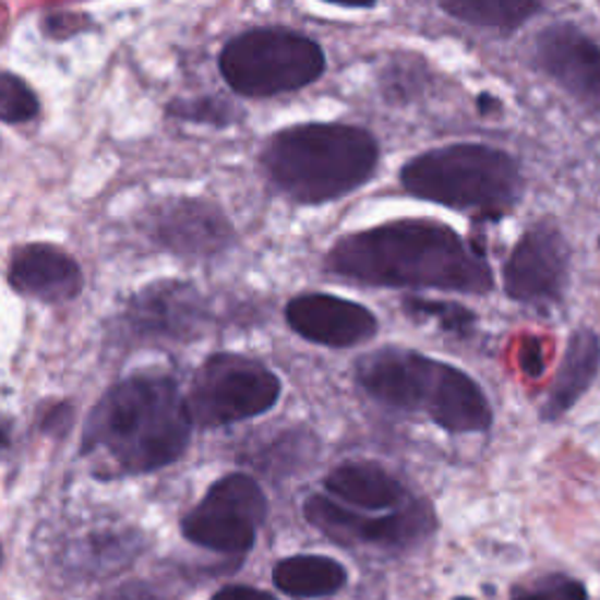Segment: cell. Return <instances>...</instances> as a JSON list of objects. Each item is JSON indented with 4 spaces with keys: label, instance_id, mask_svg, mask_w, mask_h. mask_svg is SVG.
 <instances>
[{
    "label": "cell",
    "instance_id": "9a60e30c",
    "mask_svg": "<svg viewBox=\"0 0 600 600\" xmlns=\"http://www.w3.org/2000/svg\"><path fill=\"white\" fill-rule=\"evenodd\" d=\"M12 289L38 298L43 303H61L83 291V271L67 251L52 244H24L10 261Z\"/></svg>",
    "mask_w": 600,
    "mask_h": 600
},
{
    "label": "cell",
    "instance_id": "2e32d148",
    "mask_svg": "<svg viewBox=\"0 0 600 600\" xmlns=\"http://www.w3.org/2000/svg\"><path fill=\"white\" fill-rule=\"evenodd\" d=\"M600 371V338L591 328L573 331L567 340L561 369L549 389V399L542 406V420L551 422L563 418L587 389L593 385Z\"/></svg>",
    "mask_w": 600,
    "mask_h": 600
},
{
    "label": "cell",
    "instance_id": "3957f363",
    "mask_svg": "<svg viewBox=\"0 0 600 600\" xmlns=\"http://www.w3.org/2000/svg\"><path fill=\"white\" fill-rule=\"evenodd\" d=\"M357 383L375 401L399 410H420L453 434L485 432L493 410L471 375L404 347H383L357 364Z\"/></svg>",
    "mask_w": 600,
    "mask_h": 600
},
{
    "label": "cell",
    "instance_id": "30bf717a",
    "mask_svg": "<svg viewBox=\"0 0 600 600\" xmlns=\"http://www.w3.org/2000/svg\"><path fill=\"white\" fill-rule=\"evenodd\" d=\"M303 512L314 528L345 544L369 542L377 547H404L430 535L434 528V514L428 504H408L394 514L367 518L340 507L334 500L312 495Z\"/></svg>",
    "mask_w": 600,
    "mask_h": 600
},
{
    "label": "cell",
    "instance_id": "8992f818",
    "mask_svg": "<svg viewBox=\"0 0 600 600\" xmlns=\"http://www.w3.org/2000/svg\"><path fill=\"white\" fill-rule=\"evenodd\" d=\"M326 69L322 47L287 28H251L220 52V73L244 97H275L320 81Z\"/></svg>",
    "mask_w": 600,
    "mask_h": 600
},
{
    "label": "cell",
    "instance_id": "ac0fdd59",
    "mask_svg": "<svg viewBox=\"0 0 600 600\" xmlns=\"http://www.w3.org/2000/svg\"><path fill=\"white\" fill-rule=\"evenodd\" d=\"M347 571L328 556H293L275 567V584L296 598H322L345 587Z\"/></svg>",
    "mask_w": 600,
    "mask_h": 600
},
{
    "label": "cell",
    "instance_id": "5bb4252c",
    "mask_svg": "<svg viewBox=\"0 0 600 600\" xmlns=\"http://www.w3.org/2000/svg\"><path fill=\"white\" fill-rule=\"evenodd\" d=\"M287 322L298 336L326 347H352L375 336V314L328 293L298 296L287 305Z\"/></svg>",
    "mask_w": 600,
    "mask_h": 600
},
{
    "label": "cell",
    "instance_id": "ba28073f",
    "mask_svg": "<svg viewBox=\"0 0 600 600\" xmlns=\"http://www.w3.org/2000/svg\"><path fill=\"white\" fill-rule=\"evenodd\" d=\"M267 516L263 488L247 473H228L216 481L197 507L183 518L185 540L220 554H244L256 542Z\"/></svg>",
    "mask_w": 600,
    "mask_h": 600
},
{
    "label": "cell",
    "instance_id": "9c48e42d",
    "mask_svg": "<svg viewBox=\"0 0 600 600\" xmlns=\"http://www.w3.org/2000/svg\"><path fill=\"white\" fill-rule=\"evenodd\" d=\"M571 251L565 237L549 224H537L516 242L504 263V291L520 303H554L565 291Z\"/></svg>",
    "mask_w": 600,
    "mask_h": 600
},
{
    "label": "cell",
    "instance_id": "83f0119b",
    "mask_svg": "<svg viewBox=\"0 0 600 600\" xmlns=\"http://www.w3.org/2000/svg\"><path fill=\"white\" fill-rule=\"evenodd\" d=\"M516 600H547L542 596H526V598H516Z\"/></svg>",
    "mask_w": 600,
    "mask_h": 600
},
{
    "label": "cell",
    "instance_id": "d4e9b609",
    "mask_svg": "<svg viewBox=\"0 0 600 600\" xmlns=\"http://www.w3.org/2000/svg\"><path fill=\"white\" fill-rule=\"evenodd\" d=\"M212 600H277L273 593L254 589V587H226L220 589Z\"/></svg>",
    "mask_w": 600,
    "mask_h": 600
},
{
    "label": "cell",
    "instance_id": "d6986e66",
    "mask_svg": "<svg viewBox=\"0 0 600 600\" xmlns=\"http://www.w3.org/2000/svg\"><path fill=\"white\" fill-rule=\"evenodd\" d=\"M441 10L451 17L483 28H516L542 10L535 0H444Z\"/></svg>",
    "mask_w": 600,
    "mask_h": 600
},
{
    "label": "cell",
    "instance_id": "484cf974",
    "mask_svg": "<svg viewBox=\"0 0 600 600\" xmlns=\"http://www.w3.org/2000/svg\"><path fill=\"white\" fill-rule=\"evenodd\" d=\"M524 369L528 375H540L544 369V359H542V345L537 340H526L524 345Z\"/></svg>",
    "mask_w": 600,
    "mask_h": 600
},
{
    "label": "cell",
    "instance_id": "5b68a950",
    "mask_svg": "<svg viewBox=\"0 0 600 600\" xmlns=\"http://www.w3.org/2000/svg\"><path fill=\"white\" fill-rule=\"evenodd\" d=\"M401 185L420 200L500 218L516 204L524 179L509 153L481 144H455L408 160L401 169Z\"/></svg>",
    "mask_w": 600,
    "mask_h": 600
},
{
    "label": "cell",
    "instance_id": "7c38bea8",
    "mask_svg": "<svg viewBox=\"0 0 600 600\" xmlns=\"http://www.w3.org/2000/svg\"><path fill=\"white\" fill-rule=\"evenodd\" d=\"M204 322H207V305L202 293L193 284L173 279L151 284L139 291L124 310V324L139 338H193Z\"/></svg>",
    "mask_w": 600,
    "mask_h": 600
},
{
    "label": "cell",
    "instance_id": "603a6c76",
    "mask_svg": "<svg viewBox=\"0 0 600 600\" xmlns=\"http://www.w3.org/2000/svg\"><path fill=\"white\" fill-rule=\"evenodd\" d=\"M99 600H160V598H157L155 591L148 589L146 584L130 581V584H122V587H118L113 591H108Z\"/></svg>",
    "mask_w": 600,
    "mask_h": 600
},
{
    "label": "cell",
    "instance_id": "7402d4cb",
    "mask_svg": "<svg viewBox=\"0 0 600 600\" xmlns=\"http://www.w3.org/2000/svg\"><path fill=\"white\" fill-rule=\"evenodd\" d=\"M169 116L188 122L216 124V128H228L240 118V108L218 97H197V99H179L169 104Z\"/></svg>",
    "mask_w": 600,
    "mask_h": 600
},
{
    "label": "cell",
    "instance_id": "4316f807",
    "mask_svg": "<svg viewBox=\"0 0 600 600\" xmlns=\"http://www.w3.org/2000/svg\"><path fill=\"white\" fill-rule=\"evenodd\" d=\"M12 444V422L0 416V455H3Z\"/></svg>",
    "mask_w": 600,
    "mask_h": 600
},
{
    "label": "cell",
    "instance_id": "f1b7e54d",
    "mask_svg": "<svg viewBox=\"0 0 600 600\" xmlns=\"http://www.w3.org/2000/svg\"><path fill=\"white\" fill-rule=\"evenodd\" d=\"M0 563H3V549H0Z\"/></svg>",
    "mask_w": 600,
    "mask_h": 600
},
{
    "label": "cell",
    "instance_id": "277c9868",
    "mask_svg": "<svg viewBox=\"0 0 600 600\" xmlns=\"http://www.w3.org/2000/svg\"><path fill=\"white\" fill-rule=\"evenodd\" d=\"M375 165V139L352 124H296L275 134L263 151L267 177L279 191L303 204L355 193L373 177Z\"/></svg>",
    "mask_w": 600,
    "mask_h": 600
},
{
    "label": "cell",
    "instance_id": "4fadbf2b",
    "mask_svg": "<svg viewBox=\"0 0 600 600\" xmlns=\"http://www.w3.org/2000/svg\"><path fill=\"white\" fill-rule=\"evenodd\" d=\"M153 240L171 254L209 259L232 244L228 218L204 200H171L160 204L151 218Z\"/></svg>",
    "mask_w": 600,
    "mask_h": 600
},
{
    "label": "cell",
    "instance_id": "8fae6325",
    "mask_svg": "<svg viewBox=\"0 0 600 600\" xmlns=\"http://www.w3.org/2000/svg\"><path fill=\"white\" fill-rule=\"evenodd\" d=\"M540 69L565 94L598 113L600 110V45L575 24L544 28L535 45Z\"/></svg>",
    "mask_w": 600,
    "mask_h": 600
},
{
    "label": "cell",
    "instance_id": "6da1fadb",
    "mask_svg": "<svg viewBox=\"0 0 600 600\" xmlns=\"http://www.w3.org/2000/svg\"><path fill=\"white\" fill-rule=\"evenodd\" d=\"M326 271L373 287L493 291L485 256L436 220H394L347 235L328 251Z\"/></svg>",
    "mask_w": 600,
    "mask_h": 600
},
{
    "label": "cell",
    "instance_id": "ffe728a7",
    "mask_svg": "<svg viewBox=\"0 0 600 600\" xmlns=\"http://www.w3.org/2000/svg\"><path fill=\"white\" fill-rule=\"evenodd\" d=\"M40 104L20 75L0 71V120L8 124L28 122L38 116Z\"/></svg>",
    "mask_w": 600,
    "mask_h": 600
},
{
    "label": "cell",
    "instance_id": "e0dca14e",
    "mask_svg": "<svg viewBox=\"0 0 600 600\" xmlns=\"http://www.w3.org/2000/svg\"><path fill=\"white\" fill-rule=\"evenodd\" d=\"M326 491L359 509L383 512L399 507L406 497L404 485L387 469L373 463H347L328 473Z\"/></svg>",
    "mask_w": 600,
    "mask_h": 600
},
{
    "label": "cell",
    "instance_id": "cb8c5ba5",
    "mask_svg": "<svg viewBox=\"0 0 600 600\" xmlns=\"http://www.w3.org/2000/svg\"><path fill=\"white\" fill-rule=\"evenodd\" d=\"M556 589H549V598L551 600H587V589L581 587V584L573 581V579H563L556 577Z\"/></svg>",
    "mask_w": 600,
    "mask_h": 600
},
{
    "label": "cell",
    "instance_id": "7a4b0ae2",
    "mask_svg": "<svg viewBox=\"0 0 600 600\" xmlns=\"http://www.w3.org/2000/svg\"><path fill=\"white\" fill-rule=\"evenodd\" d=\"M191 428L185 399L171 377L134 375L94 406L83 453L104 455L122 473H148L179 460Z\"/></svg>",
    "mask_w": 600,
    "mask_h": 600
},
{
    "label": "cell",
    "instance_id": "52a82bcc",
    "mask_svg": "<svg viewBox=\"0 0 600 600\" xmlns=\"http://www.w3.org/2000/svg\"><path fill=\"white\" fill-rule=\"evenodd\" d=\"M279 377L261 361L220 352L197 369L185 408L193 424L220 428L265 413L279 401Z\"/></svg>",
    "mask_w": 600,
    "mask_h": 600
},
{
    "label": "cell",
    "instance_id": "f546056e",
    "mask_svg": "<svg viewBox=\"0 0 600 600\" xmlns=\"http://www.w3.org/2000/svg\"><path fill=\"white\" fill-rule=\"evenodd\" d=\"M455 600H471V598H455Z\"/></svg>",
    "mask_w": 600,
    "mask_h": 600
},
{
    "label": "cell",
    "instance_id": "44dd1931",
    "mask_svg": "<svg viewBox=\"0 0 600 600\" xmlns=\"http://www.w3.org/2000/svg\"><path fill=\"white\" fill-rule=\"evenodd\" d=\"M404 310L416 320H434L453 336H469L473 328V312L457 303H432L422 298H406Z\"/></svg>",
    "mask_w": 600,
    "mask_h": 600
}]
</instances>
